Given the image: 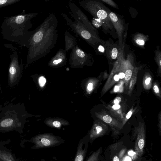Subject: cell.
Returning a JSON list of instances; mask_svg holds the SVG:
<instances>
[{"label":"cell","instance_id":"6da1fadb","mask_svg":"<svg viewBox=\"0 0 161 161\" xmlns=\"http://www.w3.org/2000/svg\"><path fill=\"white\" fill-rule=\"evenodd\" d=\"M37 14L28 13L4 17L1 27L3 38L28 48L29 40L34 31H29L32 25L31 19Z\"/></svg>","mask_w":161,"mask_h":161},{"label":"cell","instance_id":"7a4b0ae2","mask_svg":"<svg viewBox=\"0 0 161 161\" xmlns=\"http://www.w3.org/2000/svg\"><path fill=\"white\" fill-rule=\"evenodd\" d=\"M0 132L15 131L23 133L26 116L23 103L19 102L0 106Z\"/></svg>","mask_w":161,"mask_h":161},{"label":"cell","instance_id":"3957f363","mask_svg":"<svg viewBox=\"0 0 161 161\" xmlns=\"http://www.w3.org/2000/svg\"><path fill=\"white\" fill-rule=\"evenodd\" d=\"M81 6L98 19L102 25L106 30H112L114 28L109 15V9L99 1H85L80 3Z\"/></svg>","mask_w":161,"mask_h":161},{"label":"cell","instance_id":"277c9868","mask_svg":"<svg viewBox=\"0 0 161 161\" xmlns=\"http://www.w3.org/2000/svg\"><path fill=\"white\" fill-rule=\"evenodd\" d=\"M62 14L68 25L81 38L93 46H96L98 42L104 45V41L100 40L98 37L97 35L89 30L84 25L76 20L73 22L65 14Z\"/></svg>","mask_w":161,"mask_h":161},{"label":"cell","instance_id":"5b68a950","mask_svg":"<svg viewBox=\"0 0 161 161\" xmlns=\"http://www.w3.org/2000/svg\"><path fill=\"white\" fill-rule=\"evenodd\" d=\"M9 66L8 84L10 87L16 86L20 82L22 75L23 64L21 61L19 63L18 53L14 51L10 56Z\"/></svg>","mask_w":161,"mask_h":161},{"label":"cell","instance_id":"8992f818","mask_svg":"<svg viewBox=\"0 0 161 161\" xmlns=\"http://www.w3.org/2000/svg\"><path fill=\"white\" fill-rule=\"evenodd\" d=\"M25 142L34 144L31 147L33 149L46 148L55 147L65 143V141L60 137L49 134L39 135L30 140H25Z\"/></svg>","mask_w":161,"mask_h":161},{"label":"cell","instance_id":"52a82bcc","mask_svg":"<svg viewBox=\"0 0 161 161\" xmlns=\"http://www.w3.org/2000/svg\"><path fill=\"white\" fill-rule=\"evenodd\" d=\"M71 11L74 16L75 20L77 21L84 25L89 30L97 35L96 30L92 25L87 17L85 16L75 4L71 3L69 5Z\"/></svg>","mask_w":161,"mask_h":161},{"label":"cell","instance_id":"ba28073f","mask_svg":"<svg viewBox=\"0 0 161 161\" xmlns=\"http://www.w3.org/2000/svg\"><path fill=\"white\" fill-rule=\"evenodd\" d=\"M109 15L114 28L118 36L119 47L121 49L123 46L122 35L124 30L123 21L114 13L109 10Z\"/></svg>","mask_w":161,"mask_h":161},{"label":"cell","instance_id":"9c48e42d","mask_svg":"<svg viewBox=\"0 0 161 161\" xmlns=\"http://www.w3.org/2000/svg\"><path fill=\"white\" fill-rule=\"evenodd\" d=\"M89 138L85 137L79 141L74 161H84L89 142Z\"/></svg>","mask_w":161,"mask_h":161},{"label":"cell","instance_id":"30bf717a","mask_svg":"<svg viewBox=\"0 0 161 161\" xmlns=\"http://www.w3.org/2000/svg\"><path fill=\"white\" fill-rule=\"evenodd\" d=\"M103 46L106 55L109 59H115L118 57L121 50L119 46L109 40L104 41Z\"/></svg>","mask_w":161,"mask_h":161},{"label":"cell","instance_id":"8fae6325","mask_svg":"<svg viewBox=\"0 0 161 161\" xmlns=\"http://www.w3.org/2000/svg\"><path fill=\"white\" fill-rule=\"evenodd\" d=\"M10 142L9 139L0 141V158L3 161H17L14 155L4 146Z\"/></svg>","mask_w":161,"mask_h":161},{"label":"cell","instance_id":"7c38bea8","mask_svg":"<svg viewBox=\"0 0 161 161\" xmlns=\"http://www.w3.org/2000/svg\"><path fill=\"white\" fill-rule=\"evenodd\" d=\"M146 142L145 135L143 130L138 132L135 145V152L136 155L140 157L142 156Z\"/></svg>","mask_w":161,"mask_h":161},{"label":"cell","instance_id":"4fadbf2b","mask_svg":"<svg viewBox=\"0 0 161 161\" xmlns=\"http://www.w3.org/2000/svg\"><path fill=\"white\" fill-rule=\"evenodd\" d=\"M65 52L63 50L59 51L56 55L52 59L53 63L54 65H57L61 62L63 59H66Z\"/></svg>","mask_w":161,"mask_h":161},{"label":"cell","instance_id":"5bb4252c","mask_svg":"<svg viewBox=\"0 0 161 161\" xmlns=\"http://www.w3.org/2000/svg\"><path fill=\"white\" fill-rule=\"evenodd\" d=\"M147 38V37L146 36L139 33L135 36L134 40L137 45L140 46H143L145 44Z\"/></svg>","mask_w":161,"mask_h":161},{"label":"cell","instance_id":"9a60e30c","mask_svg":"<svg viewBox=\"0 0 161 161\" xmlns=\"http://www.w3.org/2000/svg\"><path fill=\"white\" fill-rule=\"evenodd\" d=\"M102 152V148H99L94 152L88 157L86 161H99L100 156Z\"/></svg>","mask_w":161,"mask_h":161},{"label":"cell","instance_id":"2e32d148","mask_svg":"<svg viewBox=\"0 0 161 161\" xmlns=\"http://www.w3.org/2000/svg\"><path fill=\"white\" fill-rule=\"evenodd\" d=\"M21 0H0V8L18 2Z\"/></svg>","mask_w":161,"mask_h":161},{"label":"cell","instance_id":"e0dca14e","mask_svg":"<svg viewBox=\"0 0 161 161\" xmlns=\"http://www.w3.org/2000/svg\"><path fill=\"white\" fill-rule=\"evenodd\" d=\"M125 152V149H123L118 153L115 155L113 157L112 161H121L122 158Z\"/></svg>","mask_w":161,"mask_h":161},{"label":"cell","instance_id":"ac0fdd59","mask_svg":"<svg viewBox=\"0 0 161 161\" xmlns=\"http://www.w3.org/2000/svg\"><path fill=\"white\" fill-rule=\"evenodd\" d=\"M155 58L158 66L160 68L161 65V54L160 51H155Z\"/></svg>","mask_w":161,"mask_h":161},{"label":"cell","instance_id":"d6986e66","mask_svg":"<svg viewBox=\"0 0 161 161\" xmlns=\"http://www.w3.org/2000/svg\"><path fill=\"white\" fill-rule=\"evenodd\" d=\"M132 75V71L130 69L126 70L125 73V78L127 80H129L131 78Z\"/></svg>","mask_w":161,"mask_h":161},{"label":"cell","instance_id":"ffe728a7","mask_svg":"<svg viewBox=\"0 0 161 161\" xmlns=\"http://www.w3.org/2000/svg\"><path fill=\"white\" fill-rule=\"evenodd\" d=\"M101 1L115 8L118 9L116 4L112 0H102Z\"/></svg>","mask_w":161,"mask_h":161},{"label":"cell","instance_id":"44dd1931","mask_svg":"<svg viewBox=\"0 0 161 161\" xmlns=\"http://www.w3.org/2000/svg\"><path fill=\"white\" fill-rule=\"evenodd\" d=\"M46 79L43 76L40 77L39 79V83L40 85L42 87L43 86L46 82Z\"/></svg>","mask_w":161,"mask_h":161},{"label":"cell","instance_id":"7402d4cb","mask_svg":"<svg viewBox=\"0 0 161 161\" xmlns=\"http://www.w3.org/2000/svg\"><path fill=\"white\" fill-rule=\"evenodd\" d=\"M103 119L105 122L107 123H111L112 120L111 117L108 115H106L104 116L103 117Z\"/></svg>","mask_w":161,"mask_h":161},{"label":"cell","instance_id":"603a6c76","mask_svg":"<svg viewBox=\"0 0 161 161\" xmlns=\"http://www.w3.org/2000/svg\"><path fill=\"white\" fill-rule=\"evenodd\" d=\"M53 125L55 127L59 128L61 126V124L59 122L55 121L53 122Z\"/></svg>","mask_w":161,"mask_h":161},{"label":"cell","instance_id":"cb8c5ba5","mask_svg":"<svg viewBox=\"0 0 161 161\" xmlns=\"http://www.w3.org/2000/svg\"><path fill=\"white\" fill-rule=\"evenodd\" d=\"M121 101V98L119 97H117L114 101V103L115 104H118Z\"/></svg>","mask_w":161,"mask_h":161},{"label":"cell","instance_id":"d4e9b609","mask_svg":"<svg viewBox=\"0 0 161 161\" xmlns=\"http://www.w3.org/2000/svg\"><path fill=\"white\" fill-rule=\"evenodd\" d=\"M154 92L156 93H158L159 92V90L158 87L157 85H154L153 87Z\"/></svg>","mask_w":161,"mask_h":161},{"label":"cell","instance_id":"484cf974","mask_svg":"<svg viewBox=\"0 0 161 161\" xmlns=\"http://www.w3.org/2000/svg\"><path fill=\"white\" fill-rule=\"evenodd\" d=\"M120 108V106L118 104H115L112 107L113 109L115 110L118 109Z\"/></svg>","mask_w":161,"mask_h":161},{"label":"cell","instance_id":"4316f807","mask_svg":"<svg viewBox=\"0 0 161 161\" xmlns=\"http://www.w3.org/2000/svg\"><path fill=\"white\" fill-rule=\"evenodd\" d=\"M93 84L91 83H90L88 84L87 86V89L89 91H91L92 88Z\"/></svg>","mask_w":161,"mask_h":161},{"label":"cell","instance_id":"83f0119b","mask_svg":"<svg viewBox=\"0 0 161 161\" xmlns=\"http://www.w3.org/2000/svg\"><path fill=\"white\" fill-rule=\"evenodd\" d=\"M132 114V112L131 111H130L126 115V117L127 119H129Z\"/></svg>","mask_w":161,"mask_h":161},{"label":"cell","instance_id":"f1b7e54d","mask_svg":"<svg viewBox=\"0 0 161 161\" xmlns=\"http://www.w3.org/2000/svg\"><path fill=\"white\" fill-rule=\"evenodd\" d=\"M98 49L99 51L101 52H104L105 49L101 45H100L98 47Z\"/></svg>","mask_w":161,"mask_h":161},{"label":"cell","instance_id":"f546056e","mask_svg":"<svg viewBox=\"0 0 161 161\" xmlns=\"http://www.w3.org/2000/svg\"><path fill=\"white\" fill-rule=\"evenodd\" d=\"M119 78L122 79L125 77V73H120L118 75Z\"/></svg>","mask_w":161,"mask_h":161},{"label":"cell","instance_id":"4dcf8cb0","mask_svg":"<svg viewBox=\"0 0 161 161\" xmlns=\"http://www.w3.org/2000/svg\"><path fill=\"white\" fill-rule=\"evenodd\" d=\"M119 79V78L118 75H115L114 77V79L116 81H118Z\"/></svg>","mask_w":161,"mask_h":161},{"label":"cell","instance_id":"1f68e13d","mask_svg":"<svg viewBox=\"0 0 161 161\" xmlns=\"http://www.w3.org/2000/svg\"><path fill=\"white\" fill-rule=\"evenodd\" d=\"M151 80V78L150 77H149L148 78H147L146 80H145V83L147 85H148V84L149 83H150V81Z\"/></svg>","mask_w":161,"mask_h":161},{"label":"cell","instance_id":"d6a6232c","mask_svg":"<svg viewBox=\"0 0 161 161\" xmlns=\"http://www.w3.org/2000/svg\"><path fill=\"white\" fill-rule=\"evenodd\" d=\"M119 90V87L118 86H116L114 89V91L115 92H117Z\"/></svg>","mask_w":161,"mask_h":161},{"label":"cell","instance_id":"836d02e7","mask_svg":"<svg viewBox=\"0 0 161 161\" xmlns=\"http://www.w3.org/2000/svg\"><path fill=\"white\" fill-rule=\"evenodd\" d=\"M1 76L0 75V92H2V89H1Z\"/></svg>","mask_w":161,"mask_h":161},{"label":"cell","instance_id":"e575fe53","mask_svg":"<svg viewBox=\"0 0 161 161\" xmlns=\"http://www.w3.org/2000/svg\"><path fill=\"white\" fill-rule=\"evenodd\" d=\"M0 161H3L0 158Z\"/></svg>","mask_w":161,"mask_h":161},{"label":"cell","instance_id":"d590c367","mask_svg":"<svg viewBox=\"0 0 161 161\" xmlns=\"http://www.w3.org/2000/svg\"><path fill=\"white\" fill-rule=\"evenodd\" d=\"M111 161H112V160H111Z\"/></svg>","mask_w":161,"mask_h":161}]
</instances>
